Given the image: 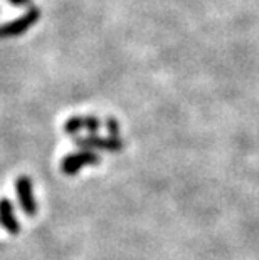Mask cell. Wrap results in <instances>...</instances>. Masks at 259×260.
Returning a JSON list of instances; mask_svg holds the SVG:
<instances>
[{
  "label": "cell",
  "mask_w": 259,
  "mask_h": 260,
  "mask_svg": "<svg viewBox=\"0 0 259 260\" xmlns=\"http://www.w3.org/2000/svg\"><path fill=\"white\" fill-rule=\"evenodd\" d=\"M101 161L100 154L96 151H90V149H79L76 153H71L68 156L63 158L61 161V171L63 175L74 176L84 167H91V165H98Z\"/></svg>",
  "instance_id": "2"
},
{
  "label": "cell",
  "mask_w": 259,
  "mask_h": 260,
  "mask_svg": "<svg viewBox=\"0 0 259 260\" xmlns=\"http://www.w3.org/2000/svg\"><path fill=\"white\" fill-rule=\"evenodd\" d=\"M104 126H106V131H108V136L111 138H120V124L118 121L114 118H106V121H104Z\"/></svg>",
  "instance_id": "8"
},
{
  "label": "cell",
  "mask_w": 259,
  "mask_h": 260,
  "mask_svg": "<svg viewBox=\"0 0 259 260\" xmlns=\"http://www.w3.org/2000/svg\"><path fill=\"white\" fill-rule=\"evenodd\" d=\"M84 129V116H73L64 123V133L66 135H79Z\"/></svg>",
  "instance_id": "6"
},
{
  "label": "cell",
  "mask_w": 259,
  "mask_h": 260,
  "mask_svg": "<svg viewBox=\"0 0 259 260\" xmlns=\"http://www.w3.org/2000/svg\"><path fill=\"white\" fill-rule=\"evenodd\" d=\"M15 191L20 203V208L27 217H34L37 213V203L34 198V188H32V180L29 176H19L15 180Z\"/></svg>",
  "instance_id": "4"
},
{
  "label": "cell",
  "mask_w": 259,
  "mask_h": 260,
  "mask_svg": "<svg viewBox=\"0 0 259 260\" xmlns=\"http://www.w3.org/2000/svg\"><path fill=\"white\" fill-rule=\"evenodd\" d=\"M101 128V121L96 118V116H84V129L90 133V135H96Z\"/></svg>",
  "instance_id": "7"
},
{
  "label": "cell",
  "mask_w": 259,
  "mask_h": 260,
  "mask_svg": "<svg viewBox=\"0 0 259 260\" xmlns=\"http://www.w3.org/2000/svg\"><path fill=\"white\" fill-rule=\"evenodd\" d=\"M12 5H27V4H31V0H9Z\"/></svg>",
  "instance_id": "9"
},
{
  "label": "cell",
  "mask_w": 259,
  "mask_h": 260,
  "mask_svg": "<svg viewBox=\"0 0 259 260\" xmlns=\"http://www.w3.org/2000/svg\"><path fill=\"white\" fill-rule=\"evenodd\" d=\"M0 226L10 235H17L20 232V223L14 212V205L9 198L0 200Z\"/></svg>",
  "instance_id": "5"
},
{
  "label": "cell",
  "mask_w": 259,
  "mask_h": 260,
  "mask_svg": "<svg viewBox=\"0 0 259 260\" xmlns=\"http://www.w3.org/2000/svg\"><path fill=\"white\" fill-rule=\"evenodd\" d=\"M76 146L79 149H90V151H109L117 153L125 148V143L121 138H111V136H98V135H90L84 138L76 136L74 138Z\"/></svg>",
  "instance_id": "3"
},
{
  "label": "cell",
  "mask_w": 259,
  "mask_h": 260,
  "mask_svg": "<svg viewBox=\"0 0 259 260\" xmlns=\"http://www.w3.org/2000/svg\"><path fill=\"white\" fill-rule=\"evenodd\" d=\"M39 19H41V10L34 7V5H31L20 17L0 25V39L19 37L20 34H24V32L29 30Z\"/></svg>",
  "instance_id": "1"
}]
</instances>
